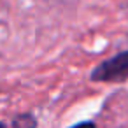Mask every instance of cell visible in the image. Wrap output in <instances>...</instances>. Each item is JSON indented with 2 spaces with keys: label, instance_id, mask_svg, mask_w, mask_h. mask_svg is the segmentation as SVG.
<instances>
[{
  "label": "cell",
  "instance_id": "obj_1",
  "mask_svg": "<svg viewBox=\"0 0 128 128\" xmlns=\"http://www.w3.org/2000/svg\"><path fill=\"white\" fill-rule=\"evenodd\" d=\"M91 81L95 82H123L128 79V51H121L100 65H96L91 72Z\"/></svg>",
  "mask_w": 128,
  "mask_h": 128
},
{
  "label": "cell",
  "instance_id": "obj_2",
  "mask_svg": "<svg viewBox=\"0 0 128 128\" xmlns=\"http://www.w3.org/2000/svg\"><path fill=\"white\" fill-rule=\"evenodd\" d=\"M12 128H37V119L32 114H20L12 119Z\"/></svg>",
  "mask_w": 128,
  "mask_h": 128
},
{
  "label": "cell",
  "instance_id": "obj_3",
  "mask_svg": "<svg viewBox=\"0 0 128 128\" xmlns=\"http://www.w3.org/2000/svg\"><path fill=\"white\" fill-rule=\"evenodd\" d=\"M70 128H96V124L93 121H82V123H77V124H74Z\"/></svg>",
  "mask_w": 128,
  "mask_h": 128
},
{
  "label": "cell",
  "instance_id": "obj_4",
  "mask_svg": "<svg viewBox=\"0 0 128 128\" xmlns=\"http://www.w3.org/2000/svg\"><path fill=\"white\" fill-rule=\"evenodd\" d=\"M0 128H7V124H6V123H2V121H0Z\"/></svg>",
  "mask_w": 128,
  "mask_h": 128
}]
</instances>
